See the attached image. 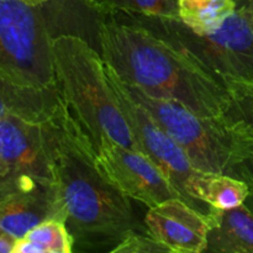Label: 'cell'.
I'll return each instance as SVG.
<instances>
[{
  "instance_id": "1",
  "label": "cell",
  "mask_w": 253,
  "mask_h": 253,
  "mask_svg": "<svg viewBox=\"0 0 253 253\" xmlns=\"http://www.w3.org/2000/svg\"><path fill=\"white\" fill-rule=\"evenodd\" d=\"M59 216L74 241V252H111L131 234L148 231L128 197L99 169L90 138L61 98L46 123Z\"/></svg>"
},
{
  "instance_id": "2",
  "label": "cell",
  "mask_w": 253,
  "mask_h": 253,
  "mask_svg": "<svg viewBox=\"0 0 253 253\" xmlns=\"http://www.w3.org/2000/svg\"><path fill=\"white\" fill-rule=\"evenodd\" d=\"M98 42L104 62L128 85L180 103L203 116L224 115L232 98L226 84L190 54L124 15L101 16Z\"/></svg>"
},
{
  "instance_id": "3",
  "label": "cell",
  "mask_w": 253,
  "mask_h": 253,
  "mask_svg": "<svg viewBox=\"0 0 253 253\" xmlns=\"http://www.w3.org/2000/svg\"><path fill=\"white\" fill-rule=\"evenodd\" d=\"M125 84L130 95L182 146L198 170L237 178L253 190V130L246 124L225 114L198 115L180 103L153 98Z\"/></svg>"
},
{
  "instance_id": "4",
  "label": "cell",
  "mask_w": 253,
  "mask_h": 253,
  "mask_svg": "<svg viewBox=\"0 0 253 253\" xmlns=\"http://www.w3.org/2000/svg\"><path fill=\"white\" fill-rule=\"evenodd\" d=\"M56 84L62 100L95 146L108 137L138 151L109 84L101 54L82 37H53Z\"/></svg>"
},
{
  "instance_id": "5",
  "label": "cell",
  "mask_w": 253,
  "mask_h": 253,
  "mask_svg": "<svg viewBox=\"0 0 253 253\" xmlns=\"http://www.w3.org/2000/svg\"><path fill=\"white\" fill-rule=\"evenodd\" d=\"M124 15L148 27L202 63L205 68L229 82L253 84V16L250 0L237 4L221 27L199 34L178 17Z\"/></svg>"
},
{
  "instance_id": "6",
  "label": "cell",
  "mask_w": 253,
  "mask_h": 253,
  "mask_svg": "<svg viewBox=\"0 0 253 253\" xmlns=\"http://www.w3.org/2000/svg\"><path fill=\"white\" fill-rule=\"evenodd\" d=\"M44 4L0 0V81L20 88L56 86L53 36Z\"/></svg>"
},
{
  "instance_id": "7",
  "label": "cell",
  "mask_w": 253,
  "mask_h": 253,
  "mask_svg": "<svg viewBox=\"0 0 253 253\" xmlns=\"http://www.w3.org/2000/svg\"><path fill=\"white\" fill-rule=\"evenodd\" d=\"M105 71L116 103L127 121L138 151L162 170L188 204L207 216H212L217 209L207 203L210 174L200 172L193 166L182 146L130 95L123 79L106 63Z\"/></svg>"
},
{
  "instance_id": "8",
  "label": "cell",
  "mask_w": 253,
  "mask_h": 253,
  "mask_svg": "<svg viewBox=\"0 0 253 253\" xmlns=\"http://www.w3.org/2000/svg\"><path fill=\"white\" fill-rule=\"evenodd\" d=\"M52 183V156L46 124L0 114V194Z\"/></svg>"
},
{
  "instance_id": "9",
  "label": "cell",
  "mask_w": 253,
  "mask_h": 253,
  "mask_svg": "<svg viewBox=\"0 0 253 253\" xmlns=\"http://www.w3.org/2000/svg\"><path fill=\"white\" fill-rule=\"evenodd\" d=\"M95 158L99 169L114 187L147 208L173 198L183 199L162 170L141 151L104 137L95 146Z\"/></svg>"
},
{
  "instance_id": "10",
  "label": "cell",
  "mask_w": 253,
  "mask_h": 253,
  "mask_svg": "<svg viewBox=\"0 0 253 253\" xmlns=\"http://www.w3.org/2000/svg\"><path fill=\"white\" fill-rule=\"evenodd\" d=\"M215 214L207 216L182 198H173L148 208L143 221L148 232L169 252L202 253L207 251L208 234Z\"/></svg>"
},
{
  "instance_id": "11",
  "label": "cell",
  "mask_w": 253,
  "mask_h": 253,
  "mask_svg": "<svg viewBox=\"0 0 253 253\" xmlns=\"http://www.w3.org/2000/svg\"><path fill=\"white\" fill-rule=\"evenodd\" d=\"M48 219L61 220L53 183L0 194V231L20 240Z\"/></svg>"
},
{
  "instance_id": "12",
  "label": "cell",
  "mask_w": 253,
  "mask_h": 253,
  "mask_svg": "<svg viewBox=\"0 0 253 253\" xmlns=\"http://www.w3.org/2000/svg\"><path fill=\"white\" fill-rule=\"evenodd\" d=\"M205 252L253 253V214L245 205L219 210L208 234Z\"/></svg>"
},
{
  "instance_id": "13",
  "label": "cell",
  "mask_w": 253,
  "mask_h": 253,
  "mask_svg": "<svg viewBox=\"0 0 253 253\" xmlns=\"http://www.w3.org/2000/svg\"><path fill=\"white\" fill-rule=\"evenodd\" d=\"M1 105L0 114H11L35 124L48 123L58 110L61 95L58 88H20L0 81Z\"/></svg>"
},
{
  "instance_id": "14",
  "label": "cell",
  "mask_w": 253,
  "mask_h": 253,
  "mask_svg": "<svg viewBox=\"0 0 253 253\" xmlns=\"http://www.w3.org/2000/svg\"><path fill=\"white\" fill-rule=\"evenodd\" d=\"M236 7L235 0H178V19L193 31L208 34L221 27Z\"/></svg>"
},
{
  "instance_id": "15",
  "label": "cell",
  "mask_w": 253,
  "mask_h": 253,
  "mask_svg": "<svg viewBox=\"0 0 253 253\" xmlns=\"http://www.w3.org/2000/svg\"><path fill=\"white\" fill-rule=\"evenodd\" d=\"M74 241L62 220L42 221L17 241L15 253H72Z\"/></svg>"
},
{
  "instance_id": "16",
  "label": "cell",
  "mask_w": 253,
  "mask_h": 253,
  "mask_svg": "<svg viewBox=\"0 0 253 253\" xmlns=\"http://www.w3.org/2000/svg\"><path fill=\"white\" fill-rule=\"evenodd\" d=\"M86 9L100 16L108 15H146L178 17V0H81Z\"/></svg>"
},
{
  "instance_id": "17",
  "label": "cell",
  "mask_w": 253,
  "mask_h": 253,
  "mask_svg": "<svg viewBox=\"0 0 253 253\" xmlns=\"http://www.w3.org/2000/svg\"><path fill=\"white\" fill-rule=\"evenodd\" d=\"M251 188L244 180L224 174H210L207 189V203L219 210L234 209L244 205Z\"/></svg>"
},
{
  "instance_id": "18",
  "label": "cell",
  "mask_w": 253,
  "mask_h": 253,
  "mask_svg": "<svg viewBox=\"0 0 253 253\" xmlns=\"http://www.w3.org/2000/svg\"><path fill=\"white\" fill-rule=\"evenodd\" d=\"M227 88L231 94L232 103L225 115L242 121L253 130V84L229 82Z\"/></svg>"
},
{
  "instance_id": "19",
  "label": "cell",
  "mask_w": 253,
  "mask_h": 253,
  "mask_svg": "<svg viewBox=\"0 0 253 253\" xmlns=\"http://www.w3.org/2000/svg\"><path fill=\"white\" fill-rule=\"evenodd\" d=\"M168 253L167 247L148 231H137L126 237L110 253Z\"/></svg>"
},
{
  "instance_id": "20",
  "label": "cell",
  "mask_w": 253,
  "mask_h": 253,
  "mask_svg": "<svg viewBox=\"0 0 253 253\" xmlns=\"http://www.w3.org/2000/svg\"><path fill=\"white\" fill-rule=\"evenodd\" d=\"M19 239L5 231H0V253H15Z\"/></svg>"
},
{
  "instance_id": "21",
  "label": "cell",
  "mask_w": 253,
  "mask_h": 253,
  "mask_svg": "<svg viewBox=\"0 0 253 253\" xmlns=\"http://www.w3.org/2000/svg\"><path fill=\"white\" fill-rule=\"evenodd\" d=\"M244 205L253 214V190H251V193H250L249 198H247V200L245 202Z\"/></svg>"
},
{
  "instance_id": "22",
  "label": "cell",
  "mask_w": 253,
  "mask_h": 253,
  "mask_svg": "<svg viewBox=\"0 0 253 253\" xmlns=\"http://www.w3.org/2000/svg\"><path fill=\"white\" fill-rule=\"evenodd\" d=\"M22 1L27 2V4L30 5H42V4H46V2L49 1V0H22Z\"/></svg>"
},
{
  "instance_id": "23",
  "label": "cell",
  "mask_w": 253,
  "mask_h": 253,
  "mask_svg": "<svg viewBox=\"0 0 253 253\" xmlns=\"http://www.w3.org/2000/svg\"><path fill=\"white\" fill-rule=\"evenodd\" d=\"M251 1V6H252V16H253V0H250Z\"/></svg>"
}]
</instances>
